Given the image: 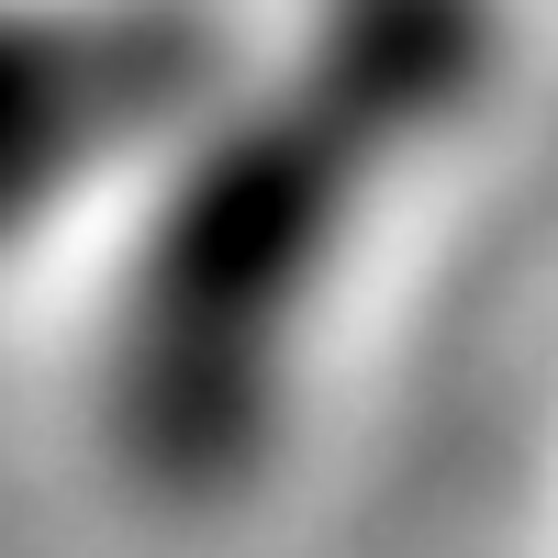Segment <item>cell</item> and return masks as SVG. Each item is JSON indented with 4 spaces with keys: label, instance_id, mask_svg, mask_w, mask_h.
Wrapping results in <instances>:
<instances>
[{
    "label": "cell",
    "instance_id": "cell-1",
    "mask_svg": "<svg viewBox=\"0 0 558 558\" xmlns=\"http://www.w3.org/2000/svg\"><path fill=\"white\" fill-rule=\"evenodd\" d=\"M481 34H492L481 0H347L302 89L213 123L179 157V191L134 257L123 347H112L123 447L157 481L213 492L257 458L302 302L347 235L368 168L470 101Z\"/></svg>",
    "mask_w": 558,
    "mask_h": 558
},
{
    "label": "cell",
    "instance_id": "cell-2",
    "mask_svg": "<svg viewBox=\"0 0 558 558\" xmlns=\"http://www.w3.org/2000/svg\"><path fill=\"white\" fill-rule=\"evenodd\" d=\"M202 45L146 12H0V246L191 112Z\"/></svg>",
    "mask_w": 558,
    "mask_h": 558
}]
</instances>
